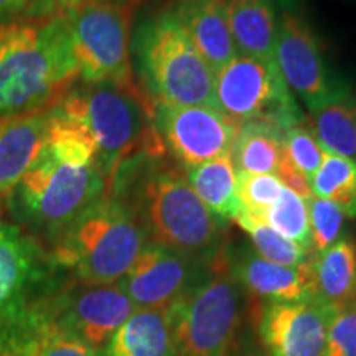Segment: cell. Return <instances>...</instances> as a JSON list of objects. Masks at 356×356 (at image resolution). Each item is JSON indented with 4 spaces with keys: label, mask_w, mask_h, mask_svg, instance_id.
<instances>
[{
    "label": "cell",
    "mask_w": 356,
    "mask_h": 356,
    "mask_svg": "<svg viewBox=\"0 0 356 356\" xmlns=\"http://www.w3.org/2000/svg\"><path fill=\"white\" fill-rule=\"evenodd\" d=\"M134 6L84 0L65 13L79 81L136 84L131 53Z\"/></svg>",
    "instance_id": "ba28073f"
},
{
    "label": "cell",
    "mask_w": 356,
    "mask_h": 356,
    "mask_svg": "<svg viewBox=\"0 0 356 356\" xmlns=\"http://www.w3.org/2000/svg\"><path fill=\"white\" fill-rule=\"evenodd\" d=\"M307 208H309L312 252H322L343 236L346 215L338 204L318 197L307 200Z\"/></svg>",
    "instance_id": "f1b7e54d"
},
{
    "label": "cell",
    "mask_w": 356,
    "mask_h": 356,
    "mask_svg": "<svg viewBox=\"0 0 356 356\" xmlns=\"http://www.w3.org/2000/svg\"><path fill=\"white\" fill-rule=\"evenodd\" d=\"M191 188L208 210L222 221H234L241 210L236 190V168L231 155L220 157L185 172Z\"/></svg>",
    "instance_id": "cb8c5ba5"
},
{
    "label": "cell",
    "mask_w": 356,
    "mask_h": 356,
    "mask_svg": "<svg viewBox=\"0 0 356 356\" xmlns=\"http://www.w3.org/2000/svg\"><path fill=\"white\" fill-rule=\"evenodd\" d=\"M228 20L239 55L275 61L279 32L275 0H226Z\"/></svg>",
    "instance_id": "7402d4cb"
},
{
    "label": "cell",
    "mask_w": 356,
    "mask_h": 356,
    "mask_svg": "<svg viewBox=\"0 0 356 356\" xmlns=\"http://www.w3.org/2000/svg\"><path fill=\"white\" fill-rule=\"evenodd\" d=\"M310 129L325 154L356 157V97L345 96L310 113Z\"/></svg>",
    "instance_id": "d4e9b609"
},
{
    "label": "cell",
    "mask_w": 356,
    "mask_h": 356,
    "mask_svg": "<svg viewBox=\"0 0 356 356\" xmlns=\"http://www.w3.org/2000/svg\"><path fill=\"white\" fill-rule=\"evenodd\" d=\"M312 299L330 307H343L356 300V241L341 236L322 252H314L307 262Z\"/></svg>",
    "instance_id": "ffe728a7"
},
{
    "label": "cell",
    "mask_w": 356,
    "mask_h": 356,
    "mask_svg": "<svg viewBox=\"0 0 356 356\" xmlns=\"http://www.w3.org/2000/svg\"><path fill=\"white\" fill-rule=\"evenodd\" d=\"M252 302L231 274L222 248L207 274L167 309L178 356H233Z\"/></svg>",
    "instance_id": "52a82bcc"
},
{
    "label": "cell",
    "mask_w": 356,
    "mask_h": 356,
    "mask_svg": "<svg viewBox=\"0 0 356 356\" xmlns=\"http://www.w3.org/2000/svg\"><path fill=\"white\" fill-rule=\"evenodd\" d=\"M108 195V181L96 163H65L44 145L3 208L12 222L51 249L74 221Z\"/></svg>",
    "instance_id": "277c9868"
},
{
    "label": "cell",
    "mask_w": 356,
    "mask_h": 356,
    "mask_svg": "<svg viewBox=\"0 0 356 356\" xmlns=\"http://www.w3.org/2000/svg\"><path fill=\"white\" fill-rule=\"evenodd\" d=\"M84 0H29L25 19H48L65 15L81 6Z\"/></svg>",
    "instance_id": "d6a6232c"
},
{
    "label": "cell",
    "mask_w": 356,
    "mask_h": 356,
    "mask_svg": "<svg viewBox=\"0 0 356 356\" xmlns=\"http://www.w3.org/2000/svg\"><path fill=\"white\" fill-rule=\"evenodd\" d=\"M149 241L126 200L108 195L89 208L53 244L56 266L86 286L118 284Z\"/></svg>",
    "instance_id": "5b68a950"
},
{
    "label": "cell",
    "mask_w": 356,
    "mask_h": 356,
    "mask_svg": "<svg viewBox=\"0 0 356 356\" xmlns=\"http://www.w3.org/2000/svg\"><path fill=\"white\" fill-rule=\"evenodd\" d=\"M264 220L270 228L284 238L312 251V236L307 202L284 186L282 193L273 207L264 213Z\"/></svg>",
    "instance_id": "83f0119b"
},
{
    "label": "cell",
    "mask_w": 356,
    "mask_h": 356,
    "mask_svg": "<svg viewBox=\"0 0 356 356\" xmlns=\"http://www.w3.org/2000/svg\"><path fill=\"white\" fill-rule=\"evenodd\" d=\"M274 58L289 89L310 113L350 95V88L332 74L317 35L299 13L284 12Z\"/></svg>",
    "instance_id": "8fae6325"
},
{
    "label": "cell",
    "mask_w": 356,
    "mask_h": 356,
    "mask_svg": "<svg viewBox=\"0 0 356 356\" xmlns=\"http://www.w3.org/2000/svg\"><path fill=\"white\" fill-rule=\"evenodd\" d=\"M210 262L147 241L118 284L137 309H168L207 274Z\"/></svg>",
    "instance_id": "9a60e30c"
},
{
    "label": "cell",
    "mask_w": 356,
    "mask_h": 356,
    "mask_svg": "<svg viewBox=\"0 0 356 356\" xmlns=\"http://www.w3.org/2000/svg\"><path fill=\"white\" fill-rule=\"evenodd\" d=\"M175 12L213 73H220L239 55L231 35L226 0H185Z\"/></svg>",
    "instance_id": "ac0fdd59"
},
{
    "label": "cell",
    "mask_w": 356,
    "mask_h": 356,
    "mask_svg": "<svg viewBox=\"0 0 356 356\" xmlns=\"http://www.w3.org/2000/svg\"><path fill=\"white\" fill-rule=\"evenodd\" d=\"M0 208H2V207H0Z\"/></svg>",
    "instance_id": "f35d334b"
},
{
    "label": "cell",
    "mask_w": 356,
    "mask_h": 356,
    "mask_svg": "<svg viewBox=\"0 0 356 356\" xmlns=\"http://www.w3.org/2000/svg\"><path fill=\"white\" fill-rule=\"evenodd\" d=\"M142 91L154 104L204 106L216 111V74L197 51L175 10L145 20L134 40Z\"/></svg>",
    "instance_id": "8992f818"
},
{
    "label": "cell",
    "mask_w": 356,
    "mask_h": 356,
    "mask_svg": "<svg viewBox=\"0 0 356 356\" xmlns=\"http://www.w3.org/2000/svg\"><path fill=\"white\" fill-rule=\"evenodd\" d=\"M154 121L165 152L186 170L231 155L239 132L221 111L204 106L154 104Z\"/></svg>",
    "instance_id": "4fadbf2b"
},
{
    "label": "cell",
    "mask_w": 356,
    "mask_h": 356,
    "mask_svg": "<svg viewBox=\"0 0 356 356\" xmlns=\"http://www.w3.org/2000/svg\"><path fill=\"white\" fill-rule=\"evenodd\" d=\"M58 270L50 249L0 218V327L24 317L58 289Z\"/></svg>",
    "instance_id": "30bf717a"
},
{
    "label": "cell",
    "mask_w": 356,
    "mask_h": 356,
    "mask_svg": "<svg viewBox=\"0 0 356 356\" xmlns=\"http://www.w3.org/2000/svg\"><path fill=\"white\" fill-rule=\"evenodd\" d=\"M221 113L241 126L266 122L284 131L304 122L299 106L275 61L238 55L216 74Z\"/></svg>",
    "instance_id": "9c48e42d"
},
{
    "label": "cell",
    "mask_w": 356,
    "mask_h": 356,
    "mask_svg": "<svg viewBox=\"0 0 356 356\" xmlns=\"http://www.w3.org/2000/svg\"><path fill=\"white\" fill-rule=\"evenodd\" d=\"M314 197L330 200L348 218H356V160L325 154L322 165L310 178Z\"/></svg>",
    "instance_id": "484cf974"
},
{
    "label": "cell",
    "mask_w": 356,
    "mask_h": 356,
    "mask_svg": "<svg viewBox=\"0 0 356 356\" xmlns=\"http://www.w3.org/2000/svg\"><path fill=\"white\" fill-rule=\"evenodd\" d=\"M55 322L101 353L137 307L119 284L86 286L74 280L43 299Z\"/></svg>",
    "instance_id": "7c38bea8"
},
{
    "label": "cell",
    "mask_w": 356,
    "mask_h": 356,
    "mask_svg": "<svg viewBox=\"0 0 356 356\" xmlns=\"http://www.w3.org/2000/svg\"><path fill=\"white\" fill-rule=\"evenodd\" d=\"M78 81L66 15L0 26V122L51 109Z\"/></svg>",
    "instance_id": "7a4b0ae2"
},
{
    "label": "cell",
    "mask_w": 356,
    "mask_h": 356,
    "mask_svg": "<svg viewBox=\"0 0 356 356\" xmlns=\"http://www.w3.org/2000/svg\"><path fill=\"white\" fill-rule=\"evenodd\" d=\"M323 356H356V300L333 314Z\"/></svg>",
    "instance_id": "1f68e13d"
},
{
    "label": "cell",
    "mask_w": 356,
    "mask_h": 356,
    "mask_svg": "<svg viewBox=\"0 0 356 356\" xmlns=\"http://www.w3.org/2000/svg\"><path fill=\"white\" fill-rule=\"evenodd\" d=\"M236 190L243 211L264 218V213L277 202L284 185L274 175L236 172Z\"/></svg>",
    "instance_id": "f546056e"
},
{
    "label": "cell",
    "mask_w": 356,
    "mask_h": 356,
    "mask_svg": "<svg viewBox=\"0 0 356 356\" xmlns=\"http://www.w3.org/2000/svg\"><path fill=\"white\" fill-rule=\"evenodd\" d=\"M233 356H266V353L259 350H248V351H243V353H239V355L234 353Z\"/></svg>",
    "instance_id": "8d00e7d4"
},
{
    "label": "cell",
    "mask_w": 356,
    "mask_h": 356,
    "mask_svg": "<svg viewBox=\"0 0 356 356\" xmlns=\"http://www.w3.org/2000/svg\"><path fill=\"white\" fill-rule=\"evenodd\" d=\"M0 356H99V353L60 327L42 299L24 317L0 327Z\"/></svg>",
    "instance_id": "2e32d148"
},
{
    "label": "cell",
    "mask_w": 356,
    "mask_h": 356,
    "mask_svg": "<svg viewBox=\"0 0 356 356\" xmlns=\"http://www.w3.org/2000/svg\"><path fill=\"white\" fill-rule=\"evenodd\" d=\"M234 222H238L239 228L246 231L257 254L267 261L275 262V264L299 267L305 264L314 254L312 251L300 248L297 243L284 238L259 216L249 215V213L239 210Z\"/></svg>",
    "instance_id": "4316f807"
},
{
    "label": "cell",
    "mask_w": 356,
    "mask_h": 356,
    "mask_svg": "<svg viewBox=\"0 0 356 356\" xmlns=\"http://www.w3.org/2000/svg\"><path fill=\"white\" fill-rule=\"evenodd\" d=\"M26 7L29 0H0V26L25 19Z\"/></svg>",
    "instance_id": "e575fe53"
},
{
    "label": "cell",
    "mask_w": 356,
    "mask_h": 356,
    "mask_svg": "<svg viewBox=\"0 0 356 356\" xmlns=\"http://www.w3.org/2000/svg\"><path fill=\"white\" fill-rule=\"evenodd\" d=\"M335 307L315 299L256 302L257 337L266 356H323Z\"/></svg>",
    "instance_id": "5bb4252c"
},
{
    "label": "cell",
    "mask_w": 356,
    "mask_h": 356,
    "mask_svg": "<svg viewBox=\"0 0 356 356\" xmlns=\"http://www.w3.org/2000/svg\"><path fill=\"white\" fill-rule=\"evenodd\" d=\"M275 177L279 178L280 184L286 186V188L293 191L296 195H299V197L304 198L305 202L314 197V193H312V188H310V181L307 180L304 173H300L296 167H293V163L289 160L287 155L286 159H284V162L280 163Z\"/></svg>",
    "instance_id": "836d02e7"
},
{
    "label": "cell",
    "mask_w": 356,
    "mask_h": 356,
    "mask_svg": "<svg viewBox=\"0 0 356 356\" xmlns=\"http://www.w3.org/2000/svg\"><path fill=\"white\" fill-rule=\"evenodd\" d=\"M48 111L0 122V207L47 142Z\"/></svg>",
    "instance_id": "d6986e66"
},
{
    "label": "cell",
    "mask_w": 356,
    "mask_h": 356,
    "mask_svg": "<svg viewBox=\"0 0 356 356\" xmlns=\"http://www.w3.org/2000/svg\"><path fill=\"white\" fill-rule=\"evenodd\" d=\"M307 262L287 267L264 259L252 249H243L234 256L228 252L231 274L252 300L262 304L312 299Z\"/></svg>",
    "instance_id": "e0dca14e"
},
{
    "label": "cell",
    "mask_w": 356,
    "mask_h": 356,
    "mask_svg": "<svg viewBox=\"0 0 356 356\" xmlns=\"http://www.w3.org/2000/svg\"><path fill=\"white\" fill-rule=\"evenodd\" d=\"M284 145L286 154L293 167L300 173H304L307 180L314 177V173L322 165L325 152L315 139L314 132L304 122L289 127L284 134Z\"/></svg>",
    "instance_id": "4dcf8cb0"
},
{
    "label": "cell",
    "mask_w": 356,
    "mask_h": 356,
    "mask_svg": "<svg viewBox=\"0 0 356 356\" xmlns=\"http://www.w3.org/2000/svg\"><path fill=\"white\" fill-rule=\"evenodd\" d=\"M53 108L81 124L96 147V165L109 193L118 172L140 155L163 157L154 102L136 84L78 81Z\"/></svg>",
    "instance_id": "3957f363"
},
{
    "label": "cell",
    "mask_w": 356,
    "mask_h": 356,
    "mask_svg": "<svg viewBox=\"0 0 356 356\" xmlns=\"http://www.w3.org/2000/svg\"><path fill=\"white\" fill-rule=\"evenodd\" d=\"M101 2H111V3H121V6H134L139 2V0H101Z\"/></svg>",
    "instance_id": "d590c367"
},
{
    "label": "cell",
    "mask_w": 356,
    "mask_h": 356,
    "mask_svg": "<svg viewBox=\"0 0 356 356\" xmlns=\"http://www.w3.org/2000/svg\"><path fill=\"white\" fill-rule=\"evenodd\" d=\"M284 134H286L284 129L273 124H241L231 152L236 172L275 177L280 163L287 155Z\"/></svg>",
    "instance_id": "603a6c76"
},
{
    "label": "cell",
    "mask_w": 356,
    "mask_h": 356,
    "mask_svg": "<svg viewBox=\"0 0 356 356\" xmlns=\"http://www.w3.org/2000/svg\"><path fill=\"white\" fill-rule=\"evenodd\" d=\"M163 157L131 160L118 172L109 195H131L124 200L139 216L149 241L210 262L225 248L226 221L198 198L184 168L163 163Z\"/></svg>",
    "instance_id": "6da1fadb"
},
{
    "label": "cell",
    "mask_w": 356,
    "mask_h": 356,
    "mask_svg": "<svg viewBox=\"0 0 356 356\" xmlns=\"http://www.w3.org/2000/svg\"><path fill=\"white\" fill-rule=\"evenodd\" d=\"M99 356H178L167 309H137Z\"/></svg>",
    "instance_id": "44dd1931"
},
{
    "label": "cell",
    "mask_w": 356,
    "mask_h": 356,
    "mask_svg": "<svg viewBox=\"0 0 356 356\" xmlns=\"http://www.w3.org/2000/svg\"><path fill=\"white\" fill-rule=\"evenodd\" d=\"M181 2H185V0H181Z\"/></svg>",
    "instance_id": "74e56055"
}]
</instances>
